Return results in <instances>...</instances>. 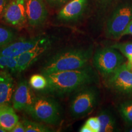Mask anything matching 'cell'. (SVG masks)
I'll use <instances>...</instances> for the list:
<instances>
[{
	"label": "cell",
	"instance_id": "30bf717a",
	"mask_svg": "<svg viewBox=\"0 0 132 132\" xmlns=\"http://www.w3.org/2000/svg\"><path fill=\"white\" fill-rule=\"evenodd\" d=\"M32 87L25 80L19 82L13 94L12 103L13 108L17 111L25 110L31 105L36 97L33 93Z\"/></svg>",
	"mask_w": 132,
	"mask_h": 132
},
{
	"label": "cell",
	"instance_id": "2e32d148",
	"mask_svg": "<svg viewBox=\"0 0 132 132\" xmlns=\"http://www.w3.org/2000/svg\"><path fill=\"white\" fill-rule=\"evenodd\" d=\"M100 123V132L118 131V124L114 115L109 110H102L97 115Z\"/></svg>",
	"mask_w": 132,
	"mask_h": 132
},
{
	"label": "cell",
	"instance_id": "4316f807",
	"mask_svg": "<svg viewBox=\"0 0 132 132\" xmlns=\"http://www.w3.org/2000/svg\"><path fill=\"white\" fill-rule=\"evenodd\" d=\"M49 3L52 5H61L65 3L67 0H47Z\"/></svg>",
	"mask_w": 132,
	"mask_h": 132
},
{
	"label": "cell",
	"instance_id": "4fadbf2b",
	"mask_svg": "<svg viewBox=\"0 0 132 132\" xmlns=\"http://www.w3.org/2000/svg\"><path fill=\"white\" fill-rule=\"evenodd\" d=\"M87 0H72L60 10L57 18L62 21H73L80 17L85 12Z\"/></svg>",
	"mask_w": 132,
	"mask_h": 132
},
{
	"label": "cell",
	"instance_id": "44dd1931",
	"mask_svg": "<svg viewBox=\"0 0 132 132\" xmlns=\"http://www.w3.org/2000/svg\"><path fill=\"white\" fill-rule=\"evenodd\" d=\"M16 36L12 29L0 26V48L13 42Z\"/></svg>",
	"mask_w": 132,
	"mask_h": 132
},
{
	"label": "cell",
	"instance_id": "9c48e42d",
	"mask_svg": "<svg viewBox=\"0 0 132 132\" xmlns=\"http://www.w3.org/2000/svg\"><path fill=\"white\" fill-rule=\"evenodd\" d=\"M3 18L7 23L12 26L24 25L27 21L26 0H9Z\"/></svg>",
	"mask_w": 132,
	"mask_h": 132
},
{
	"label": "cell",
	"instance_id": "8992f818",
	"mask_svg": "<svg viewBox=\"0 0 132 132\" xmlns=\"http://www.w3.org/2000/svg\"><path fill=\"white\" fill-rule=\"evenodd\" d=\"M125 56L114 48L98 49L93 55V64L100 73L108 78L125 62Z\"/></svg>",
	"mask_w": 132,
	"mask_h": 132
},
{
	"label": "cell",
	"instance_id": "5b68a950",
	"mask_svg": "<svg viewBox=\"0 0 132 132\" xmlns=\"http://www.w3.org/2000/svg\"><path fill=\"white\" fill-rule=\"evenodd\" d=\"M132 21V1H127L118 6L109 18L106 25V36L118 40Z\"/></svg>",
	"mask_w": 132,
	"mask_h": 132
},
{
	"label": "cell",
	"instance_id": "7c38bea8",
	"mask_svg": "<svg viewBox=\"0 0 132 132\" xmlns=\"http://www.w3.org/2000/svg\"><path fill=\"white\" fill-rule=\"evenodd\" d=\"M27 21L31 26H38L45 22L48 12L44 0H26Z\"/></svg>",
	"mask_w": 132,
	"mask_h": 132
},
{
	"label": "cell",
	"instance_id": "8fae6325",
	"mask_svg": "<svg viewBox=\"0 0 132 132\" xmlns=\"http://www.w3.org/2000/svg\"><path fill=\"white\" fill-rule=\"evenodd\" d=\"M44 37L36 36L32 38H21L14 40L5 47L0 48V55L16 57L26 51L32 48L42 40Z\"/></svg>",
	"mask_w": 132,
	"mask_h": 132
},
{
	"label": "cell",
	"instance_id": "d6986e66",
	"mask_svg": "<svg viewBox=\"0 0 132 132\" xmlns=\"http://www.w3.org/2000/svg\"><path fill=\"white\" fill-rule=\"evenodd\" d=\"M29 85L34 89L43 91L47 86V80L45 76L40 74H36L31 76L29 81Z\"/></svg>",
	"mask_w": 132,
	"mask_h": 132
},
{
	"label": "cell",
	"instance_id": "9a60e30c",
	"mask_svg": "<svg viewBox=\"0 0 132 132\" xmlns=\"http://www.w3.org/2000/svg\"><path fill=\"white\" fill-rule=\"evenodd\" d=\"M15 109L9 105L0 106V128L4 132L11 131L19 122Z\"/></svg>",
	"mask_w": 132,
	"mask_h": 132
},
{
	"label": "cell",
	"instance_id": "4dcf8cb0",
	"mask_svg": "<svg viewBox=\"0 0 132 132\" xmlns=\"http://www.w3.org/2000/svg\"><path fill=\"white\" fill-rule=\"evenodd\" d=\"M0 132H4V131L3 129H1V128H0Z\"/></svg>",
	"mask_w": 132,
	"mask_h": 132
},
{
	"label": "cell",
	"instance_id": "83f0119b",
	"mask_svg": "<svg viewBox=\"0 0 132 132\" xmlns=\"http://www.w3.org/2000/svg\"><path fill=\"white\" fill-rule=\"evenodd\" d=\"M79 131H80V132H93V131H92V130L91 129V128H90L86 123L83 125H82L81 127L80 128Z\"/></svg>",
	"mask_w": 132,
	"mask_h": 132
},
{
	"label": "cell",
	"instance_id": "6da1fadb",
	"mask_svg": "<svg viewBox=\"0 0 132 132\" xmlns=\"http://www.w3.org/2000/svg\"><path fill=\"white\" fill-rule=\"evenodd\" d=\"M44 75L47 78L48 84L43 92L59 95L71 93L98 81L96 72L88 65L79 69L53 72Z\"/></svg>",
	"mask_w": 132,
	"mask_h": 132
},
{
	"label": "cell",
	"instance_id": "cb8c5ba5",
	"mask_svg": "<svg viewBox=\"0 0 132 132\" xmlns=\"http://www.w3.org/2000/svg\"><path fill=\"white\" fill-rule=\"evenodd\" d=\"M11 132H25V128L22 122H19L16 123Z\"/></svg>",
	"mask_w": 132,
	"mask_h": 132
},
{
	"label": "cell",
	"instance_id": "52a82bcc",
	"mask_svg": "<svg viewBox=\"0 0 132 132\" xmlns=\"http://www.w3.org/2000/svg\"><path fill=\"white\" fill-rule=\"evenodd\" d=\"M108 86L121 94H132V72L128 69L126 62L122 64L107 80Z\"/></svg>",
	"mask_w": 132,
	"mask_h": 132
},
{
	"label": "cell",
	"instance_id": "277c9868",
	"mask_svg": "<svg viewBox=\"0 0 132 132\" xmlns=\"http://www.w3.org/2000/svg\"><path fill=\"white\" fill-rule=\"evenodd\" d=\"M99 98L98 89L94 86H84L77 90L70 101V114L81 118L91 113L97 106Z\"/></svg>",
	"mask_w": 132,
	"mask_h": 132
},
{
	"label": "cell",
	"instance_id": "f546056e",
	"mask_svg": "<svg viewBox=\"0 0 132 132\" xmlns=\"http://www.w3.org/2000/svg\"><path fill=\"white\" fill-rule=\"evenodd\" d=\"M125 131L132 132V125L131 126H130L128 128H127L126 129H125Z\"/></svg>",
	"mask_w": 132,
	"mask_h": 132
},
{
	"label": "cell",
	"instance_id": "ffe728a7",
	"mask_svg": "<svg viewBox=\"0 0 132 132\" xmlns=\"http://www.w3.org/2000/svg\"><path fill=\"white\" fill-rule=\"evenodd\" d=\"M22 122L25 128V132H50L53 131L49 127L40 123L31 121L27 119H24L23 121H22Z\"/></svg>",
	"mask_w": 132,
	"mask_h": 132
},
{
	"label": "cell",
	"instance_id": "ac0fdd59",
	"mask_svg": "<svg viewBox=\"0 0 132 132\" xmlns=\"http://www.w3.org/2000/svg\"><path fill=\"white\" fill-rule=\"evenodd\" d=\"M119 112L123 120L128 124L132 125V100H128L120 103L119 106Z\"/></svg>",
	"mask_w": 132,
	"mask_h": 132
},
{
	"label": "cell",
	"instance_id": "7402d4cb",
	"mask_svg": "<svg viewBox=\"0 0 132 132\" xmlns=\"http://www.w3.org/2000/svg\"><path fill=\"white\" fill-rule=\"evenodd\" d=\"M111 47L118 50L127 58L130 56H132V42L117 43Z\"/></svg>",
	"mask_w": 132,
	"mask_h": 132
},
{
	"label": "cell",
	"instance_id": "603a6c76",
	"mask_svg": "<svg viewBox=\"0 0 132 132\" xmlns=\"http://www.w3.org/2000/svg\"><path fill=\"white\" fill-rule=\"evenodd\" d=\"M86 123L92 130L93 132H100V123L97 117H92L86 120Z\"/></svg>",
	"mask_w": 132,
	"mask_h": 132
},
{
	"label": "cell",
	"instance_id": "484cf974",
	"mask_svg": "<svg viewBox=\"0 0 132 132\" xmlns=\"http://www.w3.org/2000/svg\"><path fill=\"white\" fill-rule=\"evenodd\" d=\"M125 35H131L132 36V21L130 23L127 28L125 29L122 34V37Z\"/></svg>",
	"mask_w": 132,
	"mask_h": 132
},
{
	"label": "cell",
	"instance_id": "e0dca14e",
	"mask_svg": "<svg viewBox=\"0 0 132 132\" xmlns=\"http://www.w3.org/2000/svg\"><path fill=\"white\" fill-rule=\"evenodd\" d=\"M0 69L11 73L17 72L16 57L0 55Z\"/></svg>",
	"mask_w": 132,
	"mask_h": 132
},
{
	"label": "cell",
	"instance_id": "3957f363",
	"mask_svg": "<svg viewBox=\"0 0 132 132\" xmlns=\"http://www.w3.org/2000/svg\"><path fill=\"white\" fill-rule=\"evenodd\" d=\"M25 111L33 119L47 124L56 125L62 118L60 105L55 99L49 97H36L34 102Z\"/></svg>",
	"mask_w": 132,
	"mask_h": 132
},
{
	"label": "cell",
	"instance_id": "5bb4252c",
	"mask_svg": "<svg viewBox=\"0 0 132 132\" xmlns=\"http://www.w3.org/2000/svg\"><path fill=\"white\" fill-rule=\"evenodd\" d=\"M14 94V80L9 72L0 71V106L9 105Z\"/></svg>",
	"mask_w": 132,
	"mask_h": 132
},
{
	"label": "cell",
	"instance_id": "7a4b0ae2",
	"mask_svg": "<svg viewBox=\"0 0 132 132\" xmlns=\"http://www.w3.org/2000/svg\"><path fill=\"white\" fill-rule=\"evenodd\" d=\"M92 56L93 47L92 46L62 50L44 62L40 69V73L45 75L82 68L87 65Z\"/></svg>",
	"mask_w": 132,
	"mask_h": 132
},
{
	"label": "cell",
	"instance_id": "d4e9b609",
	"mask_svg": "<svg viewBox=\"0 0 132 132\" xmlns=\"http://www.w3.org/2000/svg\"><path fill=\"white\" fill-rule=\"evenodd\" d=\"M9 1V0H0V19L3 16L5 9Z\"/></svg>",
	"mask_w": 132,
	"mask_h": 132
},
{
	"label": "cell",
	"instance_id": "f1b7e54d",
	"mask_svg": "<svg viewBox=\"0 0 132 132\" xmlns=\"http://www.w3.org/2000/svg\"><path fill=\"white\" fill-rule=\"evenodd\" d=\"M127 62H126L127 66L128 69L132 72V56H130L128 57L127 58Z\"/></svg>",
	"mask_w": 132,
	"mask_h": 132
},
{
	"label": "cell",
	"instance_id": "ba28073f",
	"mask_svg": "<svg viewBox=\"0 0 132 132\" xmlns=\"http://www.w3.org/2000/svg\"><path fill=\"white\" fill-rule=\"evenodd\" d=\"M51 46V41L44 37L37 45L16 57L17 72H22L34 64Z\"/></svg>",
	"mask_w": 132,
	"mask_h": 132
}]
</instances>
